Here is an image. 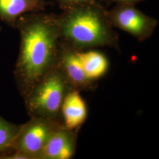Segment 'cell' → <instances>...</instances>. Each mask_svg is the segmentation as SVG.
Wrapping results in <instances>:
<instances>
[{
    "instance_id": "obj_1",
    "label": "cell",
    "mask_w": 159,
    "mask_h": 159,
    "mask_svg": "<svg viewBox=\"0 0 159 159\" xmlns=\"http://www.w3.org/2000/svg\"><path fill=\"white\" fill-rule=\"evenodd\" d=\"M20 35L14 71L17 86L24 97L39 80L57 64L61 37L57 14L30 12L17 20Z\"/></svg>"
},
{
    "instance_id": "obj_6",
    "label": "cell",
    "mask_w": 159,
    "mask_h": 159,
    "mask_svg": "<svg viewBox=\"0 0 159 159\" xmlns=\"http://www.w3.org/2000/svg\"><path fill=\"white\" fill-rule=\"evenodd\" d=\"M82 50L61 41L57 66L65 75L73 90L93 91L98 84L91 82L85 74L82 63Z\"/></svg>"
},
{
    "instance_id": "obj_11",
    "label": "cell",
    "mask_w": 159,
    "mask_h": 159,
    "mask_svg": "<svg viewBox=\"0 0 159 159\" xmlns=\"http://www.w3.org/2000/svg\"><path fill=\"white\" fill-rule=\"evenodd\" d=\"M21 125L10 123L0 116V156L13 152L12 146Z\"/></svg>"
},
{
    "instance_id": "obj_5",
    "label": "cell",
    "mask_w": 159,
    "mask_h": 159,
    "mask_svg": "<svg viewBox=\"0 0 159 159\" xmlns=\"http://www.w3.org/2000/svg\"><path fill=\"white\" fill-rule=\"evenodd\" d=\"M107 16L113 28L131 35L139 41L150 39L158 25V21L149 17L131 4H117L107 11Z\"/></svg>"
},
{
    "instance_id": "obj_4",
    "label": "cell",
    "mask_w": 159,
    "mask_h": 159,
    "mask_svg": "<svg viewBox=\"0 0 159 159\" xmlns=\"http://www.w3.org/2000/svg\"><path fill=\"white\" fill-rule=\"evenodd\" d=\"M62 125L58 120L31 117L28 122L21 125L12 146L13 152L24 159H39L50 137Z\"/></svg>"
},
{
    "instance_id": "obj_9",
    "label": "cell",
    "mask_w": 159,
    "mask_h": 159,
    "mask_svg": "<svg viewBox=\"0 0 159 159\" xmlns=\"http://www.w3.org/2000/svg\"><path fill=\"white\" fill-rule=\"evenodd\" d=\"M48 4L46 0H0V19L16 28L17 20L21 16L44 11Z\"/></svg>"
},
{
    "instance_id": "obj_13",
    "label": "cell",
    "mask_w": 159,
    "mask_h": 159,
    "mask_svg": "<svg viewBox=\"0 0 159 159\" xmlns=\"http://www.w3.org/2000/svg\"><path fill=\"white\" fill-rule=\"evenodd\" d=\"M115 2L116 4H131L135 5L144 0H110Z\"/></svg>"
},
{
    "instance_id": "obj_8",
    "label": "cell",
    "mask_w": 159,
    "mask_h": 159,
    "mask_svg": "<svg viewBox=\"0 0 159 159\" xmlns=\"http://www.w3.org/2000/svg\"><path fill=\"white\" fill-rule=\"evenodd\" d=\"M88 107L80 92L71 90L65 97L61 108V119L64 127L80 130L87 119Z\"/></svg>"
},
{
    "instance_id": "obj_7",
    "label": "cell",
    "mask_w": 159,
    "mask_h": 159,
    "mask_svg": "<svg viewBox=\"0 0 159 159\" xmlns=\"http://www.w3.org/2000/svg\"><path fill=\"white\" fill-rule=\"evenodd\" d=\"M80 130H69L63 125L50 137L40 154L39 159H71L77 149Z\"/></svg>"
},
{
    "instance_id": "obj_2",
    "label": "cell",
    "mask_w": 159,
    "mask_h": 159,
    "mask_svg": "<svg viewBox=\"0 0 159 159\" xmlns=\"http://www.w3.org/2000/svg\"><path fill=\"white\" fill-rule=\"evenodd\" d=\"M58 17L63 43L80 50L108 47L120 52L119 35L98 2L68 8Z\"/></svg>"
},
{
    "instance_id": "obj_12",
    "label": "cell",
    "mask_w": 159,
    "mask_h": 159,
    "mask_svg": "<svg viewBox=\"0 0 159 159\" xmlns=\"http://www.w3.org/2000/svg\"><path fill=\"white\" fill-rule=\"evenodd\" d=\"M56 2L59 7L64 10L75 6H81L87 4L97 3L100 0H52Z\"/></svg>"
},
{
    "instance_id": "obj_3",
    "label": "cell",
    "mask_w": 159,
    "mask_h": 159,
    "mask_svg": "<svg viewBox=\"0 0 159 159\" xmlns=\"http://www.w3.org/2000/svg\"><path fill=\"white\" fill-rule=\"evenodd\" d=\"M71 90H73L65 75L56 66L24 97L27 113L30 117H43L61 122L63 101Z\"/></svg>"
},
{
    "instance_id": "obj_10",
    "label": "cell",
    "mask_w": 159,
    "mask_h": 159,
    "mask_svg": "<svg viewBox=\"0 0 159 159\" xmlns=\"http://www.w3.org/2000/svg\"><path fill=\"white\" fill-rule=\"evenodd\" d=\"M81 58L88 79L98 84V81L108 72L110 67L108 58L101 51L89 49L82 50Z\"/></svg>"
}]
</instances>
